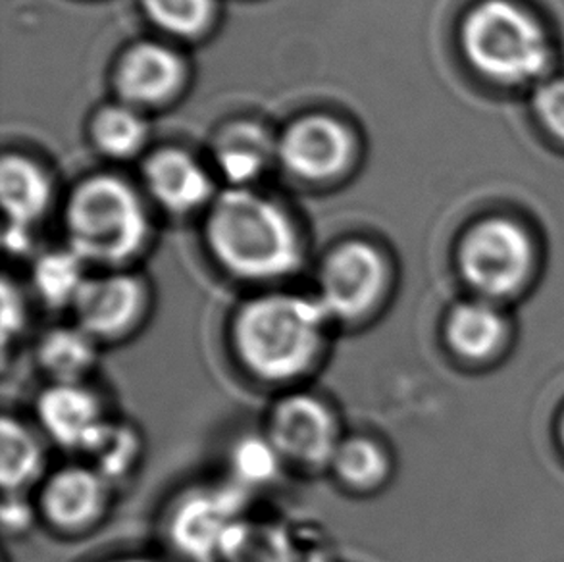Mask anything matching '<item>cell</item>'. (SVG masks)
Wrapping results in <instances>:
<instances>
[{"label":"cell","mask_w":564,"mask_h":562,"mask_svg":"<svg viewBox=\"0 0 564 562\" xmlns=\"http://www.w3.org/2000/svg\"><path fill=\"white\" fill-rule=\"evenodd\" d=\"M145 455L143 430L135 422L115 414L82 458L120 491L138 476Z\"/></svg>","instance_id":"21"},{"label":"cell","mask_w":564,"mask_h":562,"mask_svg":"<svg viewBox=\"0 0 564 562\" xmlns=\"http://www.w3.org/2000/svg\"><path fill=\"white\" fill-rule=\"evenodd\" d=\"M85 562H177L166 555L159 545L156 548H126L110 551L105 555L95 556Z\"/></svg>","instance_id":"30"},{"label":"cell","mask_w":564,"mask_h":562,"mask_svg":"<svg viewBox=\"0 0 564 562\" xmlns=\"http://www.w3.org/2000/svg\"><path fill=\"white\" fill-rule=\"evenodd\" d=\"M143 7L156 25L176 35L205 30L213 14V0H143Z\"/></svg>","instance_id":"26"},{"label":"cell","mask_w":564,"mask_h":562,"mask_svg":"<svg viewBox=\"0 0 564 562\" xmlns=\"http://www.w3.org/2000/svg\"><path fill=\"white\" fill-rule=\"evenodd\" d=\"M395 474V458L388 441L367 428L347 430L329 463L326 478L352 499L381 494Z\"/></svg>","instance_id":"14"},{"label":"cell","mask_w":564,"mask_h":562,"mask_svg":"<svg viewBox=\"0 0 564 562\" xmlns=\"http://www.w3.org/2000/svg\"><path fill=\"white\" fill-rule=\"evenodd\" d=\"M37 304L31 299L28 288L22 283L4 278L2 280V347H4V360L10 350L18 349L31 334V318L33 309Z\"/></svg>","instance_id":"27"},{"label":"cell","mask_w":564,"mask_h":562,"mask_svg":"<svg viewBox=\"0 0 564 562\" xmlns=\"http://www.w3.org/2000/svg\"><path fill=\"white\" fill-rule=\"evenodd\" d=\"M102 347L74 320L54 322L33 337L31 360L43 383L93 381Z\"/></svg>","instance_id":"15"},{"label":"cell","mask_w":564,"mask_h":562,"mask_svg":"<svg viewBox=\"0 0 564 562\" xmlns=\"http://www.w3.org/2000/svg\"><path fill=\"white\" fill-rule=\"evenodd\" d=\"M149 191L164 208L184 214L205 205L210 197V180L187 152L166 149L145 164Z\"/></svg>","instance_id":"19"},{"label":"cell","mask_w":564,"mask_h":562,"mask_svg":"<svg viewBox=\"0 0 564 562\" xmlns=\"http://www.w3.org/2000/svg\"><path fill=\"white\" fill-rule=\"evenodd\" d=\"M147 128L131 108L107 107L93 120V139L110 156H128L145 141Z\"/></svg>","instance_id":"25"},{"label":"cell","mask_w":564,"mask_h":562,"mask_svg":"<svg viewBox=\"0 0 564 562\" xmlns=\"http://www.w3.org/2000/svg\"><path fill=\"white\" fill-rule=\"evenodd\" d=\"M51 468L48 441L35 422L18 412H4L0 422L2 494H33Z\"/></svg>","instance_id":"16"},{"label":"cell","mask_w":564,"mask_h":562,"mask_svg":"<svg viewBox=\"0 0 564 562\" xmlns=\"http://www.w3.org/2000/svg\"><path fill=\"white\" fill-rule=\"evenodd\" d=\"M534 249L527 231L514 221L496 218L470 229L460 245V272L481 293L509 295L524 283Z\"/></svg>","instance_id":"10"},{"label":"cell","mask_w":564,"mask_h":562,"mask_svg":"<svg viewBox=\"0 0 564 562\" xmlns=\"http://www.w3.org/2000/svg\"><path fill=\"white\" fill-rule=\"evenodd\" d=\"M0 195L7 226L30 229L48 206L51 190L45 174L30 160L7 156L0 167Z\"/></svg>","instance_id":"22"},{"label":"cell","mask_w":564,"mask_h":562,"mask_svg":"<svg viewBox=\"0 0 564 562\" xmlns=\"http://www.w3.org/2000/svg\"><path fill=\"white\" fill-rule=\"evenodd\" d=\"M151 226L128 183L99 175L82 183L66 206L68 247L91 270H128L145 252Z\"/></svg>","instance_id":"3"},{"label":"cell","mask_w":564,"mask_h":562,"mask_svg":"<svg viewBox=\"0 0 564 562\" xmlns=\"http://www.w3.org/2000/svg\"><path fill=\"white\" fill-rule=\"evenodd\" d=\"M563 435H564V425H563Z\"/></svg>","instance_id":"31"},{"label":"cell","mask_w":564,"mask_h":562,"mask_svg":"<svg viewBox=\"0 0 564 562\" xmlns=\"http://www.w3.org/2000/svg\"><path fill=\"white\" fill-rule=\"evenodd\" d=\"M272 143L259 126L237 123L221 133L216 144V159L221 172L234 183L257 177L267 164Z\"/></svg>","instance_id":"24"},{"label":"cell","mask_w":564,"mask_h":562,"mask_svg":"<svg viewBox=\"0 0 564 562\" xmlns=\"http://www.w3.org/2000/svg\"><path fill=\"white\" fill-rule=\"evenodd\" d=\"M535 112L543 126L564 141V79L543 85L535 95Z\"/></svg>","instance_id":"29"},{"label":"cell","mask_w":564,"mask_h":562,"mask_svg":"<svg viewBox=\"0 0 564 562\" xmlns=\"http://www.w3.org/2000/svg\"><path fill=\"white\" fill-rule=\"evenodd\" d=\"M116 489L84 458L53 466L33 491L39 522L61 540H84L107 525Z\"/></svg>","instance_id":"8"},{"label":"cell","mask_w":564,"mask_h":562,"mask_svg":"<svg viewBox=\"0 0 564 562\" xmlns=\"http://www.w3.org/2000/svg\"><path fill=\"white\" fill-rule=\"evenodd\" d=\"M311 293L337 334L360 332L375 324L391 301L393 270L386 252L352 237L322 257Z\"/></svg>","instance_id":"5"},{"label":"cell","mask_w":564,"mask_h":562,"mask_svg":"<svg viewBox=\"0 0 564 562\" xmlns=\"http://www.w3.org/2000/svg\"><path fill=\"white\" fill-rule=\"evenodd\" d=\"M254 499L221 474L176 489L159 517V548L177 562H220L229 536Z\"/></svg>","instance_id":"4"},{"label":"cell","mask_w":564,"mask_h":562,"mask_svg":"<svg viewBox=\"0 0 564 562\" xmlns=\"http://www.w3.org/2000/svg\"><path fill=\"white\" fill-rule=\"evenodd\" d=\"M505 322L488 304L466 303L451 312L445 324V339L458 357L486 358L503 339Z\"/></svg>","instance_id":"23"},{"label":"cell","mask_w":564,"mask_h":562,"mask_svg":"<svg viewBox=\"0 0 564 562\" xmlns=\"http://www.w3.org/2000/svg\"><path fill=\"white\" fill-rule=\"evenodd\" d=\"M91 272L87 262L72 251L68 245L39 252L31 262L28 291L41 309L53 314L64 312L69 316Z\"/></svg>","instance_id":"20"},{"label":"cell","mask_w":564,"mask_h":562,"mask_svg":"<svg viewBox=\"0 0 564 562\" xmlns=\"http://www.w3.org/2000/svg\"><path fill=\"white\" fill-rule=\"evenodd\" d=\"M182 77L176 54L166 46L141 43L126 53L116 69V89L128 102L151 105L176 91Z\"/></svg>","instance_id":"17"},{"label":"cell","mask_w":564,"mask_h":562,"mask_svg":"<svg viewBox=\"0 0 564 562\" xmlns=\"http://www.w3.org/2000/svg\"><path fill=\"white\" fill-rule=\"evenodd\" d=\"M468 61L499 84L517 85L542 76L550 64V43L527 10L507 0H486L463 28Z\"/></svg>","instance_id":"6"},{"label":"cell","mask_w":564,"mask_h":562,"mask_svg":"<svg viewBox=\"0 0 564 562\" xmlns=\"http://www.w3.org/2000/svg\"><path fill=\"white\" fill-rule=\"evenodd\" d=\"M337 329L311 291H249L229 311L224 347L236 372L274 396L321 372Z\"/></svg>","instance_id":"1"},{"label":"cell","mask_w":564,"mask_h":562,"mask_svg":"<svg viewBox=\"0 0 564 562\" xmlns=\"http://www.w3.org/2000/svg\"><path fill=\"white\" fill-rule=\"evenodd\" d=\"M220 474L241 491L251 495L252 499H257L270 487L278 486L280 479L288 476V468L259 425L237 432L226 443Z\"/></svg>","instance_id":"18"},{"label":"cell","mask_w":564,"mask_h":562,"mask_svg":"<svg viewBox=\"0 0 564 562\" xmlns=\"http://www.w3.org/2000/svg\"><path fill=\"white\" fill-rule=\"evenodd\" d=\"M115 417L107 397L93 381L43 383L33 397L30 419L48 445L82 458Z\"/></svg>","instance_id":"11"},{"label":"cell","mask_w":564,"mask_h":562,"mask_svg":"<svg viewBox=\"0 0 564 562\" xmlns=\"http://www.w3.org/2000/svg\"><path fill=\"white\" fill-rule=\"evenodd\" d=\"M351 138L328 116H306L288 128L278 152L290 172L306 180L339 174L351 156Z\"/></svg>","instance_id":"13"},{"label":"cell","mask_w":564,"mask_h":562,"mask_svg":"<svg viewBox=\"0 0 564 562\" xmlns=\"http://www.w3.org/2000/svg\"><path fill=\"white\" fill-rule=\"evenodd\" d=\"M205 245L214 267L249 291L288 288L305 267L295 224L280 206L251 191L231 190L214 201Z\"/></svg>","instance_id":"2"},{"label":"cell","mask_w":564,"mask_h":562,"mask_svg":"<svg viewBox=\"0 0 564 562\" xmlns=\"http://www.w3.org/2000/svg\"><path fill=\"white\" fill-rule=\"evenodd\" d=\"M308 533L257 507L234 528L220 562H329Z\"/></svg>","instance_id":"12"},{"label":"cell","mask_w":564,"mask_h":562,"mask_svg":"<svg viewBox=\"0 0 564 562\" xmlns=\"http://www.w3.org/2000/svg\"><path fill=\"white\" fill-rule=\"evenodd\" d=\"M154 289L135 268L93 270L68 318L102 349L135 339L154 314Z\"/></svg>","instance_id":"9"},{"label":"cell","mask_w":564,"mask_h":562,"mask_svg":"<svg viewBox=\"0 0 564 562\" xmlns=\"http://www.w3.org/2000/svg\"><path fill=\"white\" fill-rule=\"evenodd\" d=\"M2 532L8 540H22L33 532L39 522L37 507L33 494H2Z\"/></svg>","instance_id":"28"},{"label":"cell","mask_w":564,"mask_h":562,"mask_svg":"<svg viewBox=\"0 0 564 562\" xmlns=\"http://www.w3.org/2000/svg\"><path fill=\"white\" fill-rule=\"evenodd\" d=\"M260 428L272 441L288 474L301 478L326 476L347 432L337 404L311 386L272 397Z\"/></svg>","instance_id":"7"}]
</instances>
